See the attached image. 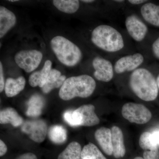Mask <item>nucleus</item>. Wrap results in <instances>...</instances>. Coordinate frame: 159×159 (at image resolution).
I'll use <instances>...</instances> for the list:
<instances>
[{
    "label": "nucleus",
    "mask_w": 159,
    "mask_h": 159,
    "mask_svg": "<svg viewBox=\"0 0 159 159\" xmlns=\"http://www.w3.org/2000/svg\"><path fill=\"white\" fill-rule=\"evenodd\" d=\"M64 118L71 126H81V116L76 110L66 111L64 114Z\"/></svg>",
    "instance_id": "a878e982"
},
{
    "label": "nucleus",
    "mask_w": 159,
    "mask_h": 159,
    "mask_svg": "<svg viewBox=\"0 0 159 159\" xmlns=\"http://www.w3.org/2000/svg\"><path fill=\"white\" fill-rule=\"evenodd\" d=\"M48 136L53 143L56 144H63L66 140L67 132L62 125H53L49 129Z\"/></svg>",
    "instance_id": "5701e85b"
},
{
    "label": "nucleus",
    "mask_w": 159,
    "mask_h": 159,
    "mask_svg": "<svg viewBox=\"0 0 159 159\" xmlns=\"http://www.w3.org/2000/svg\"><path fill=\"white\" fill-rule=\"evenodd\" d=\"M151 50L153 56L157 59L159 60V35L157 38L152 43Z\"/></svg>",
    "instance_id": "bb28decb"
},
{
    "label": "nucleus",
    "mask_w": 159,
    "mask_h": 159,
    "mask_svg": "<svg viewBox=\"0 0 159 159\" xmlns=\"http://www.w3.org/2000/svg\"><path fill=\"white\" fill-rule=\"evenodd\" d=\"M90 41L99 51L108 56H116L125 53L128 46L125 35L116 27L101 24L91 31Z\"/></svg>",
    "instance_id": "f257e3e1"
},
{
    "label": "nucleus",
    "mask_w": 159,
    "mask_h": 159,
    "mask_svg": "<svg viewBox=\"0 0 159 159\" xmlns=\"http://www.w3.org/2000/svg\"><path fill=\"white\" fill-rule=\"evenodd\" d=\"M140 147L144 151V159H159L158 145L154 143L151 139V133L145 132L141 135L139 141Z\"/></svg>",
    "instance_id": "9b49d317"
},
{
    "label": "nucleus",
    "mask_w": 159,
    "mask_h": 159,
    "mask_svg": "<svg viewBox=\"0 0 159 159\" xmlns=\"http://www.w3.org/2000/svg\"><path fill=\"white\" fill-rule=\"evenodd\" d=\"M122 116L131 123L144 124L151 119L152 113L145 106L139 103L129 102L122 107Z\"/></svg>",
    "instance_id": "0eeeda50"
},
{
    "label": "nucleus",
    "mask_w": 159,
    "mask_h": 159,
    "mask_svg": "<svg viewBox=\"0 0 159 159\" xmlns=\"http://www.w3.org/2000/svg\"><path fill=\"white\" fill-rule=\"evenodd\" d=\"M24 122L23 118L12 107L3 109L0 112L1 124H11L14 127H17L22 125Z\"/></svg>",
    "instance_id": "aec40b11"
},
{
    "label": "nucleus",
    "mask_w": 159,
    "mask_h": 159,
    "mask_svg": "<svg viewBox=\"0 0 159 159\" xmlns=\"http://www.w3.org/2000/svg\"><path fill=\"white\" fill-rule=\"evenodd\" d=\"M134 159H144L143 158L141 157H136Z\"/></svg>",
    "instance_id": "f704fd0d"
},
{
    "label": "nucleus",
    "mask_w": 159,
    "mask_h": 159,
    "mask_svg": "<svg viewBox=\"0 0 159 159\" xmlns=\"http://www.w3.org/2000/svg\"><path fill=\"white\" fill-rule=\"evenodd\" d=\"M16 23L14 13L6 7L0 6V38H3Z\"/></svg>",
    "instance_id": "ddd939ff"
},
{
    "label": "nucleus",
    "mask_w": 159,
    "mask_h": 159,
    "mask_svg": "<svg viewBox=\"0 0 159 159\" xmlns=\"http://www.w3.org/2000/svg\"><path fill=\"white\" fill-rule=\"evenodd\" d=\"M112 135L113 155L116 158L123 157L125 153L123 135L121 129L114 126L111 129Z\"/></svg>",
    "instance_id": "2eb2a0df"
},
{
    "label": "nucleus",
    "mask_w": 159,
    "mask_h": 159,
    "mask_svg": "<svg viewBox=\"0 0 159 159\" xmlns=\"http://www.w3.org/2000/svg\"><path fill=\"white\" fill-rule=\"evenodd\" d=\"M95 2V1H93V0H83V1H80V2H82L84 3H88V4L93 3Z\"/></svg>",
    "instance_id": "473e14b6"
},
{
    "label": "nucleus",
    "mask_w": 159,
    "mask_h": 159,
    "mask_svg": "<svg viewBox=\"0 0 159 159\" xmlns=\"http://www.w3.org/2000/svg\"><path fill=\"white\" fill-rule=\"evenodd\" d=\"M140 13L145 23L159 27V5L148 2L141 6Z\"/></svg>",
    "instance_id": "f8f14e48"
},
{
    "label": "nucleus",
    "mask_w": 159,
    "mask_h": 159,
    "mask_svg": "<svg viewBox=\"0 0 159 159\" xmlns=\"http://www.w3.org/2000/svg\"><path fill=\"white\" fill-rule=\"evenodd\" d=\"M7 151V147L3 141H0V156L2 157Z\"/></svg>",
    "instance_id": "7c9ffc66"
},
{
    "label": "nucleus",
    "mask_w": 159,
    "mask_h": 159,
    "mask_svg": "<svg viewBox=\"0 0 159 159\" xmlns=\"http://www.w3.org/2000/svg\"><path fill=\"white\" fill-rule=\"evenodd\" d=\"M95 110L94 106L91 104L82 105L76 109L81 116V126H92L99 124L100 120Z\"/></svg>",
    "instance_id": "f3484780"
},
{
    "label": "nucleus",
    "mask_w": 159,
    "mask_h": 159,
    "mask_svg": "<svg viewBox=\"0 0 159 159\" xmlns=\"http://www.w3.org/2000/svg\"><path fill=\"white\" fill-rule=\"evenodd\" d=\"M26 80L23 76L16 79L9 77L5 83V92L8 97H12L20 93L25 89Z\"/></svg>",
    "instance_id": "a211bd4d"
},
{
    "label": "nucleus",
    "mask_w": 159,
    "mask_h": 159,
    "mask_svg": "<svg viewBox=\"0 0 159 159\" xmlns=\"http://www.w3.org/2000/svg\"><path fill=\"white\" fill-rule=\"evenodd\" d=\"M145 61V56L140 52L120 56L114 63L115 74H130L139 68L143 66Z\"/></svg>",
    "instance_id": "39448f33"
},
{
    "label": "nucleus",
    "mask_w": 159,
    "mask_h": 159,
    "mask_svg": "<svg viewBox=\"0 0 159 159\" xmlns=\"http://www.w3.org/2000/svg\"><path fill=\"white\" fill-rule=\"evenodd\" d=\"M66 76L61 75V73L56 69H52L49 74L47 82L42 88L45 94H48L54 89L61 87L65 81Z\"/></svg>",
    "instance_id": "6ab92c4d"
},
{
    "label": "nucleus",
    "mask_w": 159,
    "mask_h": 159,
    "mask_svg": "<svg viewBox=\"0 0 159 159\" xmlns=\"http://www.w3.org/2000/svg\"><path fill=\"white\" fill-rule=\"evenodd\" d=\"M151 139L154 143L157 145H159V131L151 134Z\"/></svg>",
    "instance_id": "2f4dec72"
},
{
    "label": "nucleus",
    "mask_w": 159,
    "mask_h": 159,
    "mask_svg": "<svg viewBox=\"0 0 159 159\" xmlns=\"http://www.w3.org/2000/svg\"><path fill=\"white\" fill-rule=\"evenodd\" d=\"M9 2H18L19 1H17V0H14V1H13V0H11V1H9Z\"/></svg>",
    "instance_id": "c9c22d12"
},
{
    "label": "nucleus",
    "mask_w": 159,
    "mask_h": 159,
    "mask_svg": "<svg viewBox=\"0 0 159 159\" xmlns=\"http://www.w3.org/2000/svg\"><path fill=\"white\" fill-rule=\"evenodd\" d=\"M50 45L57 59L66 66H75L82 60L83 54L81 49L66 37L55 36L51 39Z\"/></svg>",
    "instance_id": "20e7f679"
},
{
    "label": "nucleus",
    "mask_w": 159,
    "mask_h": 159,
    "mask_svg": "<svg viewBox=\"0 0 159 159\" xmlns=\"http://www.w3.org/2000/svg\"><path fill=\"white\" fill-rule=\"evenodd\" d=\"M124 24L127 33L134 41L140 43L145 40L148 28L142 18L135 13H129L125 17Z\"/></svg>",
    "instance_id": "423d86ee"
},
{
    "label": "nucleus",
    "mask_w": 159,
    "mask_h": 159,
    "mask_svg": "<svg viewBox=\"0 0 159 159\" xmlns=\"http://www.w3.org/2000/svg\"><path fill=\"white\" fill-rule=\"evenodd\" d=\"M16 159H37V157L34 153L28 152L20 156Z\"/></svg>",
    "instance_id": "c85d7f7f"
},
{
    "label": "nucleus",
    "mask_w": 159,
    "mask_h": 159,
    "mask_svg": "<svg viewBox=\"0 0 159 159\" xmlns=\"http://www.w3.org/2000/svg\"><path fill=\"white\" fill-rule=\"evenodd\" d=\"M43 57L42 53L38 50H22L16 54L14 59L19 67L29 73L38 67Z\"/></svg>",
    "instance_id": "6e6552de"
},
{
    "label": "nucleus",
    "mask_w": 159,
    "mask_h": 159,
    "mask_svg": "<svg viewBox=\"0 0 159 159\" xmlns=\"http://www.w3.org/2000/svg\"><path fill=\"white\" fill-rule=\"evenodd\" d=\"M81 151L80 144L78 142H73L60 154L57 159H80Z\"/></svg>",
    "instance_id": "b1692460"
},
{
    "label": "nucleus",
    "mask_w": 159,
    "mask_h": 159,
    "mask_svg": "<svg viewBox=\"0 0 159 159\" xmlns=\"http://www.w3.org/2000/svg\"><path fill=\"white\" fill-rule=\"evenodd\" d=\"M95 79L101 82L108 83L113 79L115 75L114 63L108 58L96 56L92 61Z\"/></svg>",
    "instance_id": "1a4fd4ad"
},
{
    "label": "nucleus",
    "mask_w": 159,
    "mask_h": 159,
    "mask_svg": "<svg viewBox=\"0 0 159 159\" xmlns=\"http://www.w3.org/2000/svg\"><path fill=\"white\" fill-rule=\"evenodd\" d=\"M21 130L37 143L43 142L48 133L47 123L42 119L27 120L22 125Z\"/></svg>",
    "instance_id": "9d476101"
},
{
    "label": "nucleus",
    "mask_w": 159,
    "mask_h": 159,
    "mask_svg": "<svg viewBox=\"0 0 159 159\" xmlns=\"http://www.w3.org/2000/svg\"><path fill=\"white\" fill-rule=\"evenodd\" d=\"M95 137L103 151L107 155L113 154L112 135L111 129L106 127H101L95 133Z\"/></svg>",
    "instance_id": "dca6fc26"
},
{
    "label": "nucleus",
    "mask_w": 159,
    "mask_h": 159,
    "mask_svg": "<svg viewBox=\"0 0 159 159\" xmlns=\"http://www.w3.org/2000/svg\"><path fill=\"white\" fill-rule=\"evenodd\" d=\"M52 62L48 60L45 62L43 68L40 70L32 73L29 77V84L32 87L39 86L40 88L46 84L49 74L52 70Z\"/></svg>",
    "instance_id": "4468645a"
},
{
    "label": "nucleus",
    "mask_w": 159,
    "mask_h": 159,
    "mask_svg": "<svg viewBox=\"0 0 159 159\" xmlns=\"http://www.w3.org/2000/svg\"><path fill=\"white\" fill-rule=\"evenodd\" d=\"M44 105V102L41 97L38 95H33L28 102L27 116L31 117L39 116L42 113Z\"/></svg>",
    "instance_id": "412c9836"
},
{
    "label": "nucleus",
    "mask_w": 159,
    "mask_h": 159,
    "mask_svg": "<svg viewBox=\"0 0 159 159\" xmlns=\"http://www.w3.org/2000/svg\"><path fill=\"white\" fill-rule=\"evenodd\" d=\"M80 157L82 159H107L97 146L92 143L84 147Z\"/></svg>",
    "instance_id": "393cba45"
},
{
    "label": "nucleus",
    "mask_w": 159,
    "mask_h": 159,
    "mask_svg": "<svg viewBox=\"0 0 159 159\" xmlns=\"http://www.w3.org/2000/svg\"><path fill=\"white\" fill-rule=\"evenodd\" d=\"M96 86L95 79L90 75L73 76L66 80L60 89L59 96L66 101L76 97L88 98L93 93Z\"/></svg>",
    "instance_id": "7ed1b4c3"
},
{
    "label": "nucleus",
    "mask_w": 159,
    "mask_h": 159,
    "mask_svg": "<svg viewBox=\"0 0 159 159\" xmlns=\"http://www.w3.org/2000/svg\"><path fill=\"white\" fill-rule=\"evenodd\" d=\"M127 2L132 6H142L145 3L147 2L148 1L146 0H129Z\"/></svg>",
    "instance_id": "c756f323"
},
{
    "label": "nucleus",
    "mask_w": 159,
    "mask_h": 159,
    "mask_svg": "<svg viewBox=\"0 0 159 159\" xmlns=\"http://www.w3.org/2000/svg\"><path fill=\"white\" fill-rule=\"evenodd\" d=\"M78 0H54V6L60 11L67 14H73L78 11L80 6Z\"/></svg>",
    "instance_id": "4be33fe9"
},
{
    "label": "nucleus",
    "mask_w": 159,
    "mask_h": 159,
    "mask_svg": "<svg viewBox=\"0 0 159 159\" xmlns=\"http://www.w3.org/2000/svg\"><path fill=\"white\" fill-rule=\"evenodd\" d=\"M129 85L133 93L144 101H153L158 97L159 89L156 78L145 66L130 73Z\"/></svg>",
    "instance_id": "f03ea898"
},
{
    "label": "nucleus",
    "mask_w": 159,
    "mask_h": 159,
    "mask_svg": "<svg viewBox=\"0 0 159 159\" xmlns=\"http://www.w3.org/2000/svg\"><path fill=\"white\" fill-rule=\"evenodd\" d=\"M157 82V84L158 88V89H159V74L158 76H157L156 78Z\"/></svg>",
    "instance_id": "72a5a7b5"
},
{
    "label": "nucleus",
    "mask_w": 159,
    "mask_h": 159,
    "mask_svg": "<svg viewBox=\"0 0 159 159\" xmlns=\"http://www.w3.org/2000/svg\"><path fill=\"white\" fill-rule=\"evenodd\" d=\"M5 80H4L3 69L2 62H0V92L2 93L5 89Z\"/></svg>",
    "instance_id": "cd10ccee"
}]
</instances>
